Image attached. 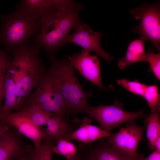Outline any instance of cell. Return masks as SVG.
<instances>
[{
  "instance_id": "obj_1",
  "label": "cell",
  "mask_w": 160,
  "mask_h": 160,
  "mask_svg": "<svg viewBox=\"0 0 160 160\" xmlns=\"http://www.w3.org/2000/svg\"><path fill=\"white\" fill-rule=\"evenodd\" d=\"M7 69L5 102L0 116L18 111L44 76L45 66L35 45H24L15 49Z\"/></svg>"
},
{
  "instance_id": "obj_2",
  "label": "cell",
  "mask_w": 160,
  "mask_h": 160,
  "mask_svg": "<svg viewBox=\"0 0 160 160\" xmlns=\"http://www.w3.org/2000/svg\"><path fill=\"white\" fill-rule=\"evenodd\" d=\"M57 10L52 15L39 20L37 36L30 39L29 44L35 45L45 51L47 56L55 55L64 45V40L73 28L83 23L79 17L82 4L70 0H51Z\"/></svg>"
},
{
  "instance_id": "obj_3",
  "label": "cell",
  "mask_w": 160,
  "mask_h": 160,
  "mask_svg": "<svg viewBox=\"0 0 160 160\" xmlns=\"http://www.w3.org/2000/svg\"><path fill=\"white\" fill-rule=\"evenodd\" d=\"M50 66L47 70L58 87L64 101L66 112L86 113L89 104L87 98L92 92L85 91L79 83L68 56L58 59L48 57Z\"/></svg>"
},
{
  "instance_id": "obj_4",
  "label": "cell",
  "mask_w": 160,
  "mask_h": 160,
  "mask_svg": "<svg viewBox=\"0 0 160 160\" xmlns=\"http://www.w3.org/2000/svg\"><path fill=\"white\" fill-rule=\"evenodd\" d=\"M0 44L7 52L13 53L18 48L36 37L40 29L39 20L21 10L0 15Z\"/></svg>"
},
{
  "instance_id": "obj_5",
  "label": "cell",
  "mask_w": 160,
  "mask_h": 160,
  "mask_svg": "<svg viewBox=\"0 0 160 160\" xmlns=\"http://www.w3.org/2000/svg\"><path fill=\"white\" fill-rule=\"evenodd\" d=\"M35 88L24 104L34 105L48 113L64 117L66 112L64 101L58 87L47 70Z\"/></svg>"
},
{
  "instance_id": "obj_6",
  "label": "cell",
  "mask_w": 160,
  "mask_h": 160,
  "mask_svg": "<svg viewBox=\"0 0 160 160\" xmlns=\"http://www.w3.org/2000/svg\"><path fill=\"white\" fill-rule=\"evenodd\" d=\"M122 107L123 104L117 101L109 105H100L94 107L89 105L86 114L97 121L103 129L110 133L123 123L133 121L145 116L143 111L128 112L124 110Z\"/></svg>"
},
{
  "instance_id": "obj_7",
  "label": "cell",
  "mask_w": 160,
  "mask_h": 160,
  "mask_svg": "<svg viewBox=\"0 0 160 160\" xmlns=\"http://www.w3.org/2000/svg\"><path fill=\"white\" fill-rule=\"evenodd\" d=\"M130 13L136 19H140V23L133 32L138 33L140 39L151 41L160 52V10L159 4L144 5L131 10Z\"/></svg>"
},
{
  "instance_id": "obj_8",
  "label": "cell",
  "mask_w": 160,
  "mask_h": 160,
  "mask_svg": "<svg viewBox=\"0 0 160 160\" xmlns=\"http://www.w3.org/2000/svg\"><path fill=\"white\" fill-rule=\"evenodd\" d=\"M121 127L117 133L108 137L111 146L133 160H140L143 156L137 151L138 144L142 139L145 127L138 126L132 122Z\"/></svg>"
},
{
  "instance_id": "obj_9",
  "label": "cell",
  "mask_w": 160,
  "mask_h": 160,
  "mask_svg": "<svg viewBox=\"0 0 160 160\" xmlns=\"http://www.w3.org/2000/svg\"><path fill=\"white\" fill-rule=\"evenodd\" d=\"M74 32L68 35L64 42V45L73 43L83 48L89 53L95 52L99 56L111 62L114 58L106 52L102 48L100 40L103 33L101 32L94 31L88 25L83 23L77 27Z\"/></svg>"
},
{
  "instance_id": "obj_10",
  "label": "cell",
  "mask_w": 160,
  "mask_h": 160,
  "mask_svg": "<svg viewBox=\"0 0 160 160\" xmlns=\"http://www.w3.org/2000/svg\"><path fill=\"white\" fill-rule=\"evenodd\" d=\"M0 119L9 127H13L20 134L31 140L35 148L39 147L43 141L49 137L46 132L18 111L11 112Z\"/></svg>"
},
{
  "instance_id": "obj_11",
  "label": "cell",
  "mask_w": 160,
  "mask_h": 160,
  "mask_svg": "<svg viewBox=\"0 0 160 160\" xmlns=\"http://www.w3.org/2000/svg\"><path fill=\"white\" fill-rule=\"evenodd\" d=\"M73 68L87 80L97 86L100 89L108 90L101 82L100 61L96 55H91L84 49L68 56Z\"/></svg>"
},
{
  "instance_id": "obj_12",
  "label": "cell",
  "mask_w": 160,
  "mask_h": 160,
  "mask_svg": "<svg viewBox=\"0 0 160 160\" xmlns=\"http://www.w3.org/2000/svg\"><path fill=\"white\" fill-rule=\"evenodd\" d=\"M21 135L13 128L0 138V160H14L26 151L29 145L23 142Z\"/></svg>"
},
{
  "instance_id": "obj_13",
  "label": "cell",
  "mask_w": 160,
  "mask_h": 160,
  "mask_svg": "<svg viewBox=\"0 0 160 160\" xmlns=\"http://www.w3.org/2000/svg\"><path fill=\"white\" fill-rule=\"evenodd\" d=\"M15 9L38 20L51 16L57 11L51 0H22L16 5Z\"/></svg>"
},
{
  "instance_id": "obj_14",
  "label": "cell",
  "mask_w": 160,
  "mask_h": 160,
  "mask_svg": "<svg viewBox=\"0 0 160 160\" xmlns=\"http://www.w3.org/2000/svg\"><path fill=\"white\" fill-rule=\"evenodd\" d=\"M112 135L102 128L88 123H84L77 130L68 135L65 139L90 143L101 138L109 137Z\"/></svg>"
},
{
  "instance_id": "obj_15",
  "label": "cell",
  "mask_w": 160,
  "mask_h": 160,
  "mask_svg": "<svg viewBox=\"0 0 160 160\" xmlns=\"http://www.w3.org/2000/svg\"><path fill=\"white\" fill-rule=\"evenodd\" d=\"M46 124V132L50 137L58 141L62 138H66L69 134L71 126L66 123L64 117L52 114L48 119Z\"/></svg>"
},
{
  "instance_id": "obj_16",
  "label": "cell",
  "mask_w": 160,
  "mask_h": 160,
  "mask_svg": "<svg viewBox=\"0 0 160 160\" xmlns=\"http://www.w3.org/2000/svg\"><path fill=\"white\" fill-rule=\"evenodd\" d=\"M144 41L141 39H136L131 42L125 57L120 59L118 62L119 68L125 69L131 64L137 62H143V57L145 53Z\"/></svg>"
},
{
  "instance_id": "obj_17",
  "label": "cell",
  "mask_w": 160,
  "mask_h": 160,
  "mask_svg": "<svg viewBox=\"0 0 160 160\" xmlns=\"http://www.w3.org/2000/svg\"><path fill=\"white\" fill-rule=\"evenodd\" d=\"M160 109L151 110L147 118L146 135L151 151L155 149V143L160 136Z\"/></svg>"
},
{
  "instance_id": "obj_18",
  "label": "cell",
  "mask_w": 160,
  "mask_h": 160,
  "mask_svg": "<svg viewBox=\"0 0 160 160\" xmlns=\"http://www.w3.org/2000/svg\"><path fill=\"white\" fill-rule=\"evenodd\" d=\"M18 111L39 127L46 124L48 119L52 115L33 105L24 104Z\"/></svg>"
},
{
  "instance_id": "obj_19",
  "label": "cell",
  "mask_w": 160,
  "mask_h": 160,
  "mask_svg": "<svg viewBox=\"0 0 160 160\" xmlns=\"http://www.w3.org/2000/svg\"><path fill=\"white\" fill-rule=\"evenodd\" d=\"M55 141L49 137L43 141L39 147H33L31 151V160H52Z\"/></svg>"
},
{
  "instance_id": "obj_20",
  "label": "cell",
  "mask_w": 160,
  "mask_h": 160,
  "mask_svg": "<svg viewBox=\"0 0 160 160\" xmlns=\"http://www.w3.org/2000/svg\"><path fill=\"white\" fill-rule=\"evenodd\" d=\"M12 58L4 49L0 48V112L5 98V83L7 71Z\"/></svg>"
},
{
  "instance_id": "obj_21",
  "label": "cell",
  "mask_w": 160,
  "mask_h": 160,
  "mask_svg": "<svg viewBox=\"0 0 160 160\" xmlns=\"http://www.w3.org/2000/svg\"><path fill=\"white\" fill-rule=\"evenodd\" d=\"M53 148V153L61 155L69 160L74 157L77 148L72 143L64 138L59 140Z\"/></svg>"
},
{
  "instance_id": "obj_22",
  "label": "cell",
  "mask_w": 160,
  "mask_h": 160,
  "mask_svg": "<svg viewBox=\"0 0 160 160\" xmlns=\"http://www.w3.org/2000/svg\"><path fill=\"white\" fill-rule=\"evenodd\" d=\"M143 97L147 101L151 110L160 109V96L156 85L147 86Z\"/></svg>"
},
{
  "instance_id": "obj_23",
  "label": "cell",
  "mask_w": 160,
  "mask_h": 160,
  "mask_svg": "<svg viewBox=\"0 0 160 160\" xmlns=\"http://www.w3.org/2000/svg\"><path fill=\"white\" fill-rule=\"evenodd\" d=\"M142 60L148 62L150 65V69L154 74L157 79H160V53H154L151 49H149L147 53H145Z\"/></svg>"
},
{
  "instance_id": "obj_24",
  "label": "cell",
  "mask_w": 160,
  "mask_h": 160,
  "mask_svg": "<svg viewBox=\"0 0 160 160\" xmlns=\"http://www.w3.org/2000/svg\"><path fill=\"white\" fill-rule=\"evenodd\" d=\"M119 85L128 91L143 97L147 86L136 80L134 81L123 79L117 81Z\"/></svg>"
},
{
  "instance_id": "obj_25",
  "label": "cell",
  "mask_w": 160,
  "mask_h": 160,
  "mask_svg": "<svg viewBox=\"0 0 160 160\" xmlns=\"http://www.w3.org/2000/svg\"><path fill=\"white\" fill-rule=\"evenodd\" d=\"M32 146L29 145L26 151L14 160H31V151Z\"/></svg>"
},
{
  "instance_id": "obj_26",
  "label": "cell",
  "mask_w": 160,
  "mask_h": 160,
  "mask_svg": "<svg viewBox=\"0 0 160 160\" xmlns=\"http://www.w3.org/2000/svg\"><path fill=\"white\" fill-rule=\"evenodd\" d=\"M140 160H160V152L154 150L147 158L143 157Z\"/></svg>"
},
{
  "instance_id": "obj_27",
  "label": "cell",
  "mask_w": 160,
  "mask_h": 160,
  "mask_svg": "<svg viewBox=\"0 0 160 160\" xmlns=\"http://www.w3.org/2000/svg\"><path fill=\"white\" fill-rule=\"evenodd\" d=\"M9 129V127L0 119V138Z\"/></svg>"
},
{
  "instance_id": "obj_28",
  "label": "cell",
  "mask_w": 160,
  "mask_h": 160,
  "mask_svg": "<svg viewBox=\"0 0 160 160\" xmlns=\"http://www.w3.org/2000/svg\"><path fill=\"white\" fill-rule=\"evenodd\" d=\"M111 160H133L130 157L120 152L115 156Z\"/></svg>"
},
{
  "instance_id": "obj_29",
  "label": "cell",
  "mask_w": 160,
  "mask_h": 160,
  "mask_svg": "<svg viewBox=\"0 0 160 160\" xmlns=\"http://www.w3.org/2000/svg\"><path fill=\"white\" fill-rule=\"evenodd\" d=\"M154 150L160 152V136L158 138L156 141Z\"/></svg>"
},
{
  "instance_id": "obj_30",
  "label": "cell",
  "mask_w": 160,
  "mask_h": 160,
  "mask_svg": "<svg viewBox=\"0 0 160 160\" xmlns=\"http://www.w3.org/2000/svg\"><path fill=\"white\" fill-rule=\"evenodd\" d=\"M74 160H81V159H78V158H76V159H75V158H74ZM92 160V159H88V160Z\"/></svg>"
}]
</instances>
